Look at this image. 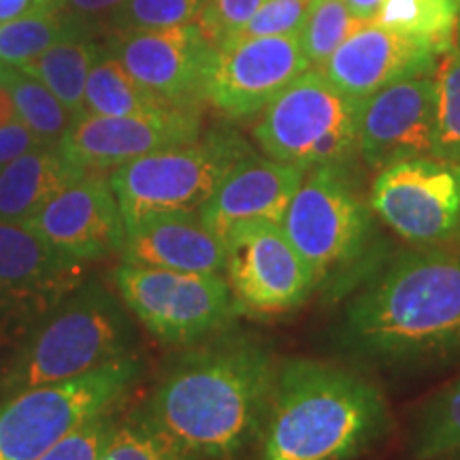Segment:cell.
Returning <instances> with one entry per match:
<instances>
[{
  "mask_svg": "<svg viewBox=\"0 0 460 460\" xmlns=\"http://www.w3.org/2000/svg\"><path fill=\"white\" fill-rule=\"evenodd\" d=\"M75 32L88 31L77 20H73L62 9V4L4 22V24H0V65L17 68L24 66L34 58L41 56L43 51H48L51 45Z\"/></svg>",
  "mask_w": 460,
  "mask_h": 460,
  "instance_id": "cell-26",
  "label": "cell"
},
{
  "mask_svg": "<svg viewBox=\"0 0 460 460\" xmlns=\"http://www.w3.org/2000/svg\"><path fill=\"white\" fill-rule=\"evenodd\" d=\"M109 54L143 88L172 105H200L216 48L197 24L111 32Z\"/></svg>",
  "mask_w": 460,
  "mask_h": 460,
  "instance_id": "cell-15",
  "label": "cell"
},
{
  "mask_svg": "<svg viewBox=\"0 0 460 460\" xmlns=\"http://www.w3.org/2000/svg\"><path fill=\"white\" fill-rule=\"evenodd\" d=\"M281 360L250 332L224 331L166 367L141 410L203 460H239L261 439Z\"/></svg>",
  "mask_w": 460,
  "mask_h": 460,
  "instance_id": "cell-1",
  "label": "cell"
},
{
  "mask_svg": "<svg viewBox=\"0 0 460 460\" xmlns=\"http://www.w3.org/2000/svg\"><path fill=\"white\" fill-rule=\"evenodd\" d=\"M360 101L309 68L264 107L254 141L267 158L305 172L358 158Z\"/></svg>",
  "mask_w": 460,
  "mask_h": 460,
  "instance_id": "cell-7",
  "label": "cell"
},
{
  "mask_svg": "<svg viewBox=\"0 0 460 460\" xmlns=\"http://www.w3.org/2000/svg\"><path fill=\"white\" fill-rule=\"evenodd\" d=\"M222 239L226 250L224 278L239 314L264 318L290 314L315 295L312 267L279 222L237 224Z\"/></svg>",
  "mask_w": 460,
  "mask_h": 460,
  "instance_id": "cell-10",
  "label": "cell"
},
{
  "mask_svg": "<svg viewBox=\"0 0 460 460\" xmlns=\"http://www.w3.org/2000/svg\"><path fill=\"white\" fill-rule=\"evenodd\" d=\"M427 460H460V452L444 454V456H435V458H427Z\"/></svg>",
  "mask_w": 460,
  "mask_h": 460,
  "instance_id": "cell-41",
  "label": "cell"
},
{
  "mask_svg": "<svg viewBox=\"0 0 460 460\" xmlns=\"http://www.w3.org/2000/svg\"><path fill=\"white\" fill-rule=\"evenodd\" d=\"M43 146L45 143L20 119L0 126V169Z\"/></svg>",
  "mask_w": 460,
  "mask_h": 460,
  "instance_id": "cell-36",
  "label": "cell"
},
{
  "mask_svg": "<svg viewBox=\"0 0 460 460\" xmlns=\"http://www.w3.org/2000/svg\"><path fill=\"white\" fill-rule=\"evenodd\" d=\"M335 345L386 369L460 360V250L411 247L349 292Z\"/></svg>",
  "mask_w": 460,
  "mask_h": 460,
  "instance_id": "cell-2",
  "label": "cell"
},
{
  "mask_svg": "<svg viewBox=\"0 0 460 460\" xmlns=\"http://www.w3.org/2000/svg\"><path fill=\"white\" fill-rule=\"evenodd\" d=\"M113 284L128 312L166 345H197L233 326L239 307L224 275L119 264Z\"/></svg>",
  "mask_w": 460,
  "mask_h": 460,
  "instance_id": "cell-9",
  "label": "cell"
},
{
  "mask_svg": "<svg viewBox=\"0 0 460 460\" xmlns=\"http://www.w3.org/2000/svg\"><path fill=\"white\" fill-rule=\"evenodd\" d=\"M0 85L9 92L20 122H24L45 146H58L75 122V113L39 79L17 66L0 65Z\"/></svg>",
  "mask_w": 460,
  "mask_h": 460,
  "instance_id": "cell-24",
  "label": "cell"
},
{
  "mask_svg": "<svg viewBox=\"0 0 460 460\" xmlns=\"http://www.w3.org/2000/svg\"><path fill=\"white\" fill-rule=\"evenodd\" d=\"M373 22L388 31L430 41L444 56L456 41L460 0H384Z\"/></svg>",
  "mask_w": 460,
  "mask_h": 460,
  "instance_id": "cell-25",
  "label": "cell"
},
{
  "mask_svg": "<svg viewBox=\"0 0 460 460\" xmlns=\"http://www.w3.org/2000/svg\"><path fill=\"white\" fill-rule=\"evenodd\" d=\"M303 180L305 171L298 166L252 154L200 205L199 216L220 237L243 222H281Z\"/></svg>",
  "mask_w": 460,
  "mask_h": 460,
  "instance_id": "cell-19",
  "label": "cell"
},
{
  "mask_svg": "<svg viewBox=\"0 0 460 460\" xmlns=\"http://www.w3.org/2000/svg\"><path fill=\"white\" fill-rule=\"evenodd\" d=\"M379 224L413 247L447 245L460 234V163L410 158L377 171L369 190Z\"/></svg>",
  "mask_w": 460,
  "mask_h": 460,
  "instance_id": "cell-11",
  "label": "cell"
},
{
  "mask_svg": "<svg viewBox=\"0 0 460 460\" xmlns=\"http://www.w3.org/2000/svg\"><path fill=\"white\" fill-rule=\"evenodd\" d=\"M439 58L441 51L430 41L367 22L320 71L345 94L362 101L402 79L435 75Z\"/></svg>",
  "mask_w": 460,
  "mask_h": 460,
  "instance_id": "cell-17",
  "label": "cell"
},
{
  "mask_svg": "<svg viewBox=\"0 0 460 460\" xmlns=\"http://www.w3.org/2000/svg\"><path fill=\"white\" fill-rule=\"evenodd\" d=\"M203 135L199 105H169L139 115H92L75 118L58 143L60 152L88 172L113 171L130 160L183 146Z\"/></svg>",
  "mask_w": 460,
  "mask_h": 460,
  "instance_id": "cell-13",
  "label": "cell"
},
{
  "mask_svg": "<svg viewBox=\"0 0 460 460\" xmlns=\"http://www.w3.org/2000/svg\"><path fill=\"white\" fill-rule=\"evenodd\" d=\"M126 264L171 269L188 273H220L226 267L224 239L199 211H172L143 217L126 230L122 247Z\"/></svg>",
  "mask_w": 460,
  "mask_h": 460,
  "instance_id": "cell-20",
  "label": "cell"
},
{
  "mask_svg": "<svg viewBox=\"0 0 460 460\" xmlns=\"http://www.w3.org/2000/svg\"><path fill=\"white\" fill-rule=\"evenodd\" d=\"M99 460H203L164 435L141 407L118 422L102 447Z\"/></svg>",
  "mask_w": 460,
  "mask_h": 460,
  "instance_id": "cell-28",
  "label": "cell"
},
{
  "mask_svg": "<svg viewBox=\"0 0 460 460\" xmlns=\"http://www.w3.org/2000/svg\"><path fill=\"white\" fill-rule=\"evenodd\" d=\"M17 111L13 107V101H11L9 92L0 85V126L4 124H11V122H17Z\"/></svg>",
  "mask_w": 460,
  "mask_h": 460,
  "instance_id": "cell-40",
  "label": "cell"
},
{
  "mask_svg": "<svg viewBox=\"0 0 460 460\" xmlns=\"http://www.w3.org/2000/svg\"><path fill=\"white\" fill-rule=\"evenodd\" d=\"M172 105L137 82L118 58L105 49L92 66L84 94V113L92 115H139Z\"/></svg>",
  "mask_w": 460,
  "mask_h": 460,
  "instance_id": "cell-23",
  "label": "cell"
},
{
  "mask_svg": "<svg viewBox=\"0 0 460 460\" xmlns=\"http://www.w3.org/2000/svg\"><path fill=\"white\" fill-rule=\"evenodd\" d=\"M254 149L237 130L217 126L197 141L158 149L109 172L126 230L143 217L199 211L241 160Z\"/></svg>",
  "mask_w": 460,
  "mask_h": 460,
  "instance_id": "cell-6",
  "label": "cell"
},
{
  "mask_svg": "<svg viewBox=\"0 0 460 460\" xmlns=\"http://www.w3.org/2000/svg\"><path fill=\"white\" fill-rule=\"evenodd\" d=\"M128 307L88 279L37 320L0 369V396L65 382L135 354Z\"/></svg>",
  "mask_w": 460,
  "mask_h": 460,
  "instance_id": "cell-5",
  "label": "cell"
},
{
  "mask_svg": "<svg viewBox=\"0 0 460 460\" xmlns=\"http://www.w3.org/2000/svg\"><path fill=\"white\" fill-rule=\"evenodd\" d=\"M435 84L437 122L433 156L460 163V26L456 41L437 65Z\"/></svg>",
  "mask_w": 460,
  "mask_h": 460,
  "instance_id": "cell-29",
  "label": "cell"
},
{
  "mask_svg": "<svg viewBox=\"0 0 460 460\" xmlns=\"http://www.w3.org/2000/svg\"><path fill=\"white\" fill-rule=\"evenodd\" d=\"M24 224L56 250L92 262L122 252L126 222L109 177L90 172L62 190Z\"/></svg>",
  "mask_w": 460,
  "mask_h": 460,
  "instance_id": "cell-16",
  "label": "cell"
},
{
  "mask_svg": "<svg viewBox=\"0 0 460 460\" xmlns=\"http://www.w3.org/2000/svg\"><path fill=\"white\" fill-rule=\"evenodd\" d=\"M115 422H118V410L101 413L68 433L37 460H99Z\"/></svg>",
  "mask_w": 460,
  "mask_h": 460,
  "instance_id": "cell-34",
  "label": "cell"
},
{
  "mask_svg": "<svg viewBox=\"0 0 460 460\" xmlns=\"http://www.w3.org/2000/svg\"><path fill=\"white\" fill-rule=\"evenodd\" d=\"M437 122L435 75L411 77L373 92L358 107V158L373 171L433 156Z\"/></svg>",
  "mask_w": 460,
  "mask_h": 460,
  "instance_id": "cell-14",
  "label": "cell"
},
{
  "mask_svg": "<svg viewBox=\"0 0 460 460\" xmlns=\"http://www.w3.org/2000/svg\"><path fill=\"white\" fill-rule=\"evenodd\" d=\"M279 224L312 267L315 295L326 298L348 296L390 256L352 164L305 172Z\"/></svg>",
  "mask_w": 460,
  "mask_h": 460,
  "instance_id": "cell-4",
  "label": "cell"
},
{
  "mask_svg": "<svg viewBox=\"0 0 460 460\" xmlns=\"http://www.w3.org/2000/svg\"><path fill=\"white\" fill-rule=\"evenodd\" d=\"M85 264L56 250L24 224L0 222V298L34 320L84 284Z\"/></svg>",
  "mask_w": 460,
  "mask_h": 460,
  "instance_id": "cell-18",
  "label": "cell"
},
{
  "mask_svg": "<svg viewBox=\"0 0 460 460\" xmlns=\"http://www.w3.org/2000/svg\"><path fill=\"white\" fill-rule=\"evenodd\" d=\"M393 429L382 388L326 360H281L258 460H352Z\"/></svg>",
  "mask_w": 460,
  "mask_h": 460,
  "instance_id": "cell-3",
  "label": "cell"
},
{
  "mask_svg": "<svg viewBox=\"0 0 460 460\" xmlns=\"http://www.w3.org/2000/svg\"><path fill=\"white\" fill-rule=\"evenodd\" d=\"M345 4H348V9L352 11L356 17H360V20L365 22H373L379 7L384 4V0H345Z\"/></svg>",
  "mask_w": 460,
  "mask_h": 460,
  "instance_id": "cell-39",
  "label": "cell"
},
{
  "mask_svg": "<svg viewBox=\"0 0 460 460\" xmlns=\"http://www.w3.org/2000/svg\"><path fill=\"white\" fill-rule=\"evenodd\" d=\"M312 7L314 0H264L256 15L230 41L261 37H298Z\"/></svg>",
  "mask_w": 460,
  "mask_h": 460,
  "instance_id": "cell-32",
  "label": "cell"
},
{
  "mask_svg": "<svg viewBox=\"0 0 460 460\" xmlns=\"http://www.w3.org/2000/svg\"><path fill=\"white\" fill-rule=\"evenodd\" d=\"M143 371L135 354L84 376L0 399V460H37L101 413L118 410Z\"/></svg>",
  "mask_w": 460,
  "mask_h": 460,
  "instance_id": "cell-8",
  "label": "cell"
},
{
  "mask_svg": "<svg viewBox=\"0 0 460 460\" xmlns=\"http://www.w3.org/2000/svg\"><path fill=\"white\" fill-rule=\"evenodd\" d=\"M102 51L105 49L94 41L92 34L75 32L20 68L48 85L62 105L71 109L75 118H79L84 113L85 84Z\"/></svg>",
  "mask_w": 460,
  "mask_h": 460,
  "instance_id": "cell-22",
  "label": "cell"
},
{
  "mask_svg": "<svg viewBox=\"0 0 460 460\" xmlns=\"http://www.w3.org/2000/svg\"><path fill=\"white\" fill-rule=\"evenodd\" d=\"M90 175L58 146H43L0 169V222L22 224L51 199Z\"/></svg>",
  "mask_w": 460,
  "mask_h": 460,
  "instance_id": "cell-21",
  "label": "cell"
},
{
  "mask_svg": "<svg viewBox=\"0 0 460 460\" xmlns=\"http://www.w3.org/2000/svg\"><path fill=\"white\" fill-rule=\"evenodd\" d=\"M207 0H126L124 7L109 22L107 32L154 31L194 24Z\"/></svg>",
  "mask_w": 460,
  "mask_h": 460,
  "instance_id": "cell-31",
  "label": "cell"
},
{
  "mask_svg": "<svg viewBox=\"0 0 460 460\" xmlns=\"http://www.w3.org/2000/svg\"><path fill=\"white\" fill-rule=\"evenodd\" d=\"M411 460L460 452V377L422 402L410 433Z\"/></svg>",
  "mask_w": 460,
  "mask_h": 460,
  "instance_id": "cell-27",
  "label": "cell"
},
{
  "mask_svg": "<svg viewBox=\"0 0 460 460\" xmlns=\"http://www.w3.org/2000/svg\"><path fill=\"white\" fill-rule=\"evenodd\" d=\"M34 322L37 320H32L31 315L17 309L15 305L0 298V349L4 345H11V349H13L17 341L26 335V331L31 329Z\"/></svg>",
  "mask_w": 460,
  "mask_h": 460,
  "instance_id": "cell-37",
  "label": "cell"
},
{
  "mask_svg": "<svg viewBox=\"0 0 460 460\" xmlns=\"http://www.w3.org/2000/svg\"><path fill=\"white\" fill-rule=\"evenodd\" d=\"M58 4H60V0H0V24L58 7Z\"/></svg>",
  "mask_w": 460,
  "mask_h": 460,
  "instance_id": "cell-38",
  "label": "cell"
},
{
  "mask_svg": "<svg viewBox=\"0 0 460 460\" xmlns=\"http://www.w3.org/2000/svg\"><path fill=\"white\" fill-rule=\"evenodd\" d=\"M262 3L264 0H207L194 24L200 28L207 41L220 48L256 15Z\"/></svg>",
  "mask_w": 460,
  "mask_h": 460,
  "instance_id": "cell-33",
  "label": "cell"
},
{
  "mask_svg": "<svg viewBox=\"0 0 460 460\" xmlns=\"http://www.w3.org/2000/svg\"><path fill=\"white\" fill-rule=\"evenodd\" d=\"M124 3L126 0H60L62 9L92 34L107 32L109 22Z\"/></svg>",
  "mask_w": 460,
  "mask_h": 460,
  "instance_id": "cell-35",
  "label": "cell"
},
{
  "mask_svg": "<svg viewBox=\"0 0 460 460\" xmlns=\"http://www.w3.org/2000/svg\"><path fill=\"white\" fill-rule=\"evenodd\" d=\"M309 68L312 62L298 37L228 41L211 58L203 102L228 119H250Z\"/></svg>",
  "mask_w": 460,
  "mask_h": 460,
  "instance_id": "cell-12",
  "label": "cell"
},
{
  "mask_svg": "<svg viewBox=\"0 0 460 460\" xmlns=\"http://www.w3.org/2000/svg\"><path fill=\"white\" fill-rule=\"evenodd\" d=\"M365 24V20L356 17L348 9L345 0H314L307 22L298 34L305 56L312 62V68L324 65Z\"/></svg>",
  "mask_w": 460,
  "mask_h": 460,
  "instance_id": "cell-30",
  "label": "cell"
}]
</instances>
